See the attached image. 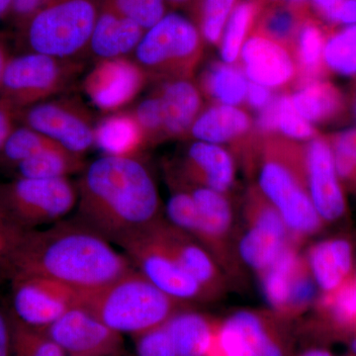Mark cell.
<instances>
[{
	"mask_svg": "<svg viewBox=\"0 0 356 356\" xmlns=\"http://www.w3.org/2000/svg\"><path fill=\"white\" fill-rule=\"evenodd\" d=\"M202 51V35L191 20L166 13L146 30L133 60L149 79H189Z\"/></svg>",
	"mask_w": 356,
	"mask_h": 356,
	"instance_id": "5",
	"label": "cell"
},
{
	"mask_svg": "<svg viewBox=\"0 0 356 356\" xmlns=\"http://www.w3.org/2000/svg\"><path fill=\"white\" fill-rule=\"evenodd\" d=\"M323 58L337 74H356V25L348 26L325 41Z\"/></svg>",
	"mask_w": 356,
	"mask_h": 356,
	"instance_id": "33",
	"label": "cell"
},
{
	"mask_svg": "<svg viewBox=\"0 0 356 356\" xmlns=\"http://www.w3.org/2000/svg\"><path fill=\"white\" fill-rule=\"evenodd\" d=\"M208 356H284L267 331L264 320L250 311H240L216 327Z\"/></svg>",
	"mask_w": 356,
	"mask_h": 356,
	"instance_id": "15",
	"label": "cell"
},
{
	"mask_svg": "<svg viewBox=\"0 0 356 356\" xmlns=\"http://www.w3.org/2000/svg\"><path fill=\"white\" fill-rule=\"evenodd\" d=\"M325 39L317 26L306 24L300 29L297 38V58L307 76H315L324 62Z\"/></svg>",
	"mask_w": 356,
	"mask_h": 356,
	"instance_id": "36",
	"label": "cell"
},
{
	"mask_svg": "<svg viewBox=\"0 0 356 356\" xmlns=\"http://www.w3.org/2000/svg\"><path fill=\"white\" fill-rule=\"evenodd\" d=\"M250 117L243 110L218 104L198 115L191 130V137L199 142L221 145L240 137L250 129Z\"/></svg>",
	"mask_w": 356,
	"mask_h": 356,
	"instance_id": "26",
	"label": "cell"
},
{
	"mask_svg": "<svg viewBox=\"0 0 356 356\" xmlns=\"http://www.w3.org/2000/svg\"><path fill=\"white\" fill-rule=\"evenodd\" d=\"M334 318L343 325H356V283L341 286L325 297Z\"/></svg>",
	"mask_w": 356,
	"mask_h": 356,
	"instance_id": "42",
	"label": "cell"
},
{
	"mask_svg": "<svg viewBox=\"0 0 356 356\" xmlns=\"http://www.w3.org/2000/svg\"><path fill=\"white\" fill-rule=\"evenodd\" d=\"M240 57L248 81L267 88L284 86L296 72L294 60L284 44L264 35L245 40Z\"/></svg>",
	"mask_w": 356,
	"mask_h": 356,
	"instance_id": "19",
	"label": "cell"
},
{
	"mask_svg": "<svg viewBox=\"0 0 356 356\" xmlns=\"http://www.w3.org/2000/svg\"><path fill=\"white\" fill-rule=\"evenodd\" d=\"M245 220L248 228L238 243V254L248 266L261 274L287 247L288 229L280 212L261 192L248 196Z\"/></svg>",
	"mask_w": 356,
	"mask_h": 356,
	"instance_id": "12",
	"label": "cell"
},
{
	"mask_svg": "<svg viewBox=\"0 0 356 356\" xmlns=\"http://www.w3.org/2000/svg\"><path fill=\"white\" fill-rule=\"evenodd\" d=\"M76 202V185L69 178L15 177L0 184V213L23 232L62 221Z\"/></svg>",
	"mask_w": 356,
	"mask_h": 356,
	"instance_id": "7",
	"label": "cell"
},
{
	"mask_svg": "<svg viewBox=\"0 0 356 356\" xmlns=\"http://www.w3.org/2000/svg\"><path fill=\"white\" fill-rule=\"evenodd\" d=\"M129 111L133 114L142 129L147 145L165 138L163 106L156 91L140 100Z\"/></svg>",
	"mask_w": 356,
	"mask_h": 356,
	"instance_id": "37",
	"label": "cell"
},
{
	"mask_svg": "<svg viewBox=\"0 0 356 356\" xmlns=\"http://www.w3.org/2000/svg\"><path fill=\"white\" fill-rule=\"evenodd\" d=\"M288 158L289 154H267L259 170V191L280 212L288 231L310 235L320 229L321 218L304 185L305 159Z\"/></svg>",
	"mask_w": 356,
	"mask_h": 356,
	"instance_id": "8",
	"label": "cell"
},
{
	"mask_svg": "<svg viewBox=\"0 0 356 356\" xmlns=\"http://www.w3.org/2000/svg\"><path fill=\"white\" fill-rule=\"evenodd\" d=\"M154 228L122 245L133 266L154 286L182 303L209 299L204 288L161 243Z\"/></svg>",
	"mask_w": 356,
	"mask_h": 356,
	"instance_id": "10",
	"label": "cell"
},
{
	"mask_svg": "<svg viewBox=\"0 0 356 356\" xmlns=\"http://www.w3.org/2000/svg\"><path fill=\"white\" fill-rule=\"evenodd\" d=\"M278 98L280 96H274L270 102L261 110L257 125L262 132H273L277 130Z\"/></svg>",
	"mask_w": 356,
	"mask_h": 356,
	"instance_id": "48",
	"label": "cell"
},
{
	"mask_svg": "<svg viewBox=\"0 0 356 356\" xmlns=\"http://www.w3.org/2000/svg\"><path fill=\"white\" fill-rule=\"evenodd\" d=\"M277 129L286 137L295 140L310 139L315 134L310 122L297 112L291 96L288 95H281L278 98Z\"/></svg>",
	"mask_w": 356,
	"mask_h": 356,
	"instance_id": "39",
	"label": "cell"
},
{
	"mask_svg": "<svg viewBox=\"0 0 356 356\" xmlns=\"http://www.w3.org/2000/svg\"><path fill=\"white\" fill-rule=\"evenodd\" d=\"M351 350H353V353L356 355V339H353V343H351Z\"/></svg>",
	"mask_w": 356,
	"mask_h": 356,
	"instance_id": "55",
	"label": "cell"
},
{
	"mask_svg": "<svg viewBox=\"0 0 356 356\" xmlns=\"http://www.w3.org/2000/svg\"><path fill=\"white\" fill-rule=\"evenodd\" d=\"M18 122L74 154L83 156L95 147L92 112L76 97L62 96L37 103L21 110Z\"/></svg>",
	"mask_w": 356,
	"mask_h": 356,
	"instance_id": "9",
	"label": "cell"
},
{
	"mask_svg": "<svg viewBox=\"0 0 356 356\" xmlns=\"http://www.w3.org/2000/svg\"><path fill=\"white\" fill-rule=\"evenodd\" d=\"M236 0H203L201 35L211 44L219 43Z\"/></svg>",
	"mask_w": 356,
	"mask_h": 356,
	"instance_id": "38",
	"label": "cell"
},
{
	"mask_svg": "<svg viewBox=\"0 0 356 356\" xmlns=\"http://www.w3.org/2000/svg\"><path fill=\"white\" fill-rule=\"evenodd\" d=\"M11 313L23 324L44 330L70 309L83 304L84 292L40 276L11 280Z\"/></svg>",
	"mask_w": 356,
	"mask_h": 356,
	"instance_id": "11",
	"label": "cell"
},
{
	"mask_svg": "<svg viewBox=\"0 0 356 356\" xmlns=\"http://www.w3.org/2000/svg\"><path fill=\"white\" fill-rule=\"evenodd\" d=\"M302 264L303 259L287 245L277 259L261 274L264 296L269 305L280 313H287L293 281Z\"/></svg>",
	"mask_w": 356,
	"mask_h": 356,
	"instance_id": "28",
	"label": "cell"
},
{
	"mask_svg": "<svg viewBox=\"0 0 356 356\" xmlns=\"http://www.w3.org/2000/svg\"><path fill=\"white\" fill-rule=\"evenodd\" d=\"M13 0H0V16L3 15L7 10L11 9Z\"/></svg>",
	"mask_w": 356,
	"mask_h": 356,
	"instance_id": "53",
	"label": "cell"
},
{
	"mask_svg": "<svg viewBox=\"0 0 356 356\" xmlns=\"http://www.w3.org/2000/svg\"><path fill=\"white\" fill-rule=\"evenodd\" d=\"M10 58L8 51H7L6 47L2 43H0V86H1L2 76H3L4 69L7 64V60Z\"/></svg>",
	"mask_w": 356,
	"mask_h": 356,
	"instance_id": "52",
	"label": "cell"
},
{
	"mask_svg": "<svg viewBox=\"0 0 356 356\" xmlns=\"http://www.w3.org/2000/svg\"><path fill=\"white\" fill-rule=\"evenodd\" d=\"M154 231L180 266L197 281L210 298L221 293L222 280L218 262L201 243L168 220L156 225Z\"/></svg>",
	"mask_w": 356,
	"mask_h": 356,
	"instance_id": "17",
	"label": "cell"
},
{
	"mask_svg": "<svg viewBox=\"0 0 356 356\" xmlns=\"http://www.w3.org/2000/svg\"><path fill=\"white\" fill-rule=\"evenodd\" d=\"M134 268L127 255L74 218L25 232L0 262L7 280L40 276L84 293L106 286Z\"/></svg>",
	"mask_w": 356,
	"mask_h": 356,
	"instance_id": "1",
	"label": "cell"
},
{
	"mask_svg": "<svg viewBox=\"0 0 356 356\" xmlns=\"http://www.w3.org/2000/svg\"><path fill=\"white\" fill-rule=\"evenodd\" d=\"M179 175L181 181L225 193L235 180V165L220 145L195 140L185 151Z\"/></svg>",
	"mask_w": 356,
	"mask_h": 356,
	"instance_id": "20",
	"label": "cell"
},
{
	"mask_svg": "<svg viewBox=\"0 0 356 356\" xmlns=\"http://www.w3.org/2000/svg\"><path fill=\"white\" fill-rule=\"evenodd\" d=\"M248 79L240 70L220 63L206 70L202 79L206 93L220 104L236 106L247 96Z\"/></svg>",
	"mask_w": 356,
	"mask_h": 356,
	"instance_id": "30",
	"label": "cell"
},
{
	"mask_svg": "<svg viewBox=\"0 0 356 356\" xmlns=\"http://www.w3.org/2000/svg\"><path fill=\"white\" fill-rule=\"evenodd\" d=\"M86 165L83 156L72 153L62 147H55L26 159L13 170L15 177L58 179L81 173Z\"/></svg>",
	"mask_w": 356,
	"mask_h": 356,
	"instance_id": "27",
	"label": "cell"
},
{
	"mask_svg": "<svg viewBox=\"0 0 356 356\" xmlns=\"http://www.w3.org/2000/svg\"><path fill=\"white\" fill-rule=\"evenodd\" d=\"M83 60L26 51L7 60L0 99L21 110L67 92L83 72Z\"/></svg>",
	"mask_w": 356,
	"mask_h": 356,
	"instance_id": "6",
	"label": "cell"
},
{
	"mask_svg": "<svg viewBox=\"0 0 356 356\" xmlns=\"http://www.w3.org/2000/svg\"><path fill=\"white\" fill-rule=\"evenodd\" d=\"M302 356H334L332 355L331 353H327V351L325 350H309L307 351L306 353H304Z\"/></svg>",
	"mask_w": 356,
	"mask_h": 356,
	"instance_id": "54",
	"label": "cell"
},
{
	"mask_svg": "<svg viewBox=\"0 0 356 356\" xmlns=\"http://www.w3.org/2000/svg\"><path fill=\"white\" fill-rule=\"evenodd\" d=\"M55 147L60 146L43 134L25 125L17 126L0 149V166L13 170L26 159Z\"/></svg>",
	"mask_w": 356,
	"mask_h": 356,
	"instance_id": "31",
	"label": "cell"
},
{
	"mask_svg": "<svg viewBox=\"0 0 356 356\" xmlns=\"http://www.w3.org/2000/svg\"><path fill=\"white\" fill-rule=\"evenodd\" d=\"M165 117V136L189 133L202 108L200 91L189 79H166L156 90Z\"/></svg>",
	"mask_w": 356,
	"mask_h": 356,
	"instance_id": "22",
	"label": "cell"
},
{
	"mask_svg": "<svg viewBox=\"0 0 356 356\" xmlns=\"http://www.w3.org/2000/svg\"><path fill=\"white\" fill-rule=\"evenodd\" d=\"M307 264L316 284L323 291L334 292L350 271V243L341 238L318 243L309 252Z\"/></svg>",
	"mask_w": 356,
	"mask_h": 356,
	"instance_id": "24",
	"label": "cell"
},
{
	"mask_svg": "<svg viewBox=\"0 0 356 356\" xmlns=\"http://www.w3.org/2000/svg\"><path fill=\"white\" fill-rule=\"evenodd\" d=\"M147 77L133 58L96 62L83 81V90L93 106L104 113L125 109L142 91Z\"/></svg>",
	"mask_w": 356,
	"mask_h": 356,
	"instance_id": "14",
	"label": "cell"
},
{
	"mask_svg": "<svg viewBox=\"0 0 356 356\" xmlns=\"http://www.w3.org/2000/svg\"><path fill=\"white\" fill-rule=\"evenodd\" d=\"M102 6L125 16L145 30L165 15V0H102Z\"/></svg>",
	"mask_w": 356,
	"mask_h": 356,
	"instance_id": "35",
	"label": "cell"
},
{
	"mask_svg": "<svg viewBox=\"0 0 356 356\" xmlns=\"http://www.w3.org/2000/svg\"><path fill=\"white\" fill-rule=\"evenodd\" d=\"M11 325L13 356H67L65 351L44 332L23 324L14 317L13 313Z\"/></svg>",
	"mask_w": 356,
	"mask_h": 356,
	"instance_id": "34",
	"label": "cell"
},
{
	"mask_svg": "<svg viewBox=\"0 0 356 356\" xmlns=\"http://www.w3.org/2000/svg\"><path fill=\"white\" fill-rule=\"evenodd\" d=\"M252 17L254 6L248 2L236 6L229 16L220 40V55L225 64L233 65L240 57Z\"/></svg>",
	"mask_w": 356,
	"mask_h": 356,
	"instance_id": "32",
	"label": "cell"
},
{
	"mask_svg": "<svg viewBox=\"0 0 356 356\" xmlns=\"http://www.w3.org/2000/svg\"><path fill=\"white\" fill-rule=\"evenodd\" d=\"M146 145L142 129L129 110L109 113L96 123L95 147L105 156H139Z\"/></svg>",
	"mask_w": 356,
	"mask_h": 356,
	"instance_id": "23",
	"label": "cell"
},
{
	"mask_svg": "<svg viewBox=\"0 0 356 356\" xmlns=\"http://www.w3.org/2000/svg\"><path fill=\"white\" fill-rule=\"evenodd\" d=\"M305 170L308 193L321 220L336 221L346 211L332 147L324 139H314L307 147Z\"/></svg>",
	"mask_w": 356,
	"mask_h": 356,
	"instance_id": "16",
	"label": "cell"
},
{
	"mask_svg": "<svg viewBox=\"0 0 356 356\" xmlns=\"http://www.w3.org/2000/svg\"><path fill=\"white\" fill-rule=\"evenodd\" d=\"M76 185L74 219L120 248L165 220L158 187L139 156L103 154Z\"/></svg>",
	"mask_w": 356,
	"mask_h": 356,
	"instance_id": "2",
	"label": "cell"
},
{
	"mask_svg": "<svg viewBox=\"0 0 356 356\" xmlns=\"http://www.w3.org/2000/svg\"><path fill=\"white\" fill-rule=\"evenodd\" d=\"M247 102L250 107L254 109H262L270 102L273 96L270 95V90L266 86L254 83H248Z\"/></svg>",
	"mask_w": 356,
	"mask_h": 356,
	"instance_id": "49",
	"label": "cell"
},
{
	"mask_svg": "<svg viewBox=\"0 0 356 356\" xmlns=\"http://www.w3.org/2000/svg\"><path fill=\"white\" fill-rule=\"evenodd\" d=\"M332 151L337 175L348 181H356V128L339 134Z\"/></svg>",
	"mask_w": 356,
	"mask_h": 356,
	"instance_id": "40",
	"label": "cell"
},
{
	"mask_svg": "<svg viewBox=\"0 0 356 356\" xmlns=\"http://www.w3.org/2000/svg\"><path fill=\"white\" fill-rule=\"evenodd\" d=\"M25 232L16 228L0 213V262L4 261Z\"/></svg>",
	"mask_w": 356,
	"mask_h": 356,
	"instance_id": "44",
	"label": "cell"
},
{
	"mask_svg": "<svg viewBox=\"0 0 356 356\" xmlns=\"http://www.w3.org/2000/svg\"><path fill=\"white\" fill-rule=\"evenodd\" d=\"M355 118H356V99H355Z\"/></svg>",
	"mask_w": 356,
	"mask_h": 356,
	"instance_id": "56",
	"label": "cell"
},
{
	"mask_svg": "<svg viewBox=\"0 0 356 356\" xmlns=\"http://www.w3.org/2000/svg\"><path fill=\"white\" fill-rule=\"evenodd\" d=\"M138 356H177L165 325L136 337Z\"/></svg>",
	"mask_w": 356,
	"mask_h": 356,
	"instance_id": "41",
	"label": "cell"
},
{
	"mask_svg": "<svg viewBox=\"0 0 356 356\" xmlns=\"http://www.w3.org/2000/svg\"><path fill=\"white\" fill-rule=\"evenodd\" d=\"M296 30L297 19L295 14L288 9H277L268 14L264 20L262 35L284 44L285 42L293 38Z\"/></svg>",
	"mask_w": 356,
	"mask_h": 356,
	"instance_id": "43",
	"label": "cell"
},
{
	"mask_svg": "<svg viewBox=\"0 0 356 356\" xmlns=\"http://www.w3.org/2000/svg\"><path fill=\"white\" fill-rule=\"evenodd\" d=\"M81 305L110 329L136 337L165 325L188 304L168 296L134 268L106 286L84 293Z\"/></svg>",
	"mask_w": 356,
	"mask_h": 356,
	"instance_id": "3",
	"label": "cell"
},
{
	"mask_svg": "<svg viewBox=\"0 0 356 356\" xmlns=\"http://www.w3.org/2000/svg\"><path fill=\"white\" fill-rule=\"evenodd\" d=\"M343 0H313L315 6L324 13L325 16L331 13L332 9L336 8Z\"/></svg>",
	"mask_w": 356,
	"mask_h": 356,
	"instance_id": "51",
	"label": "cell"
},
{
	"mask_svg": "<svg viewBox=\"0 0 356 356\" xmlns=\"http://www.w3.org/2000/svg\"><path fill=\"white\" fill-rule=\"evenodd\" d=\"M355 283H356V281H355Z\"/></svg>",
	"mask_w": 356,
	"mask_h": 356,
	"instance_id": "58",
	"label": "cell"
},
{
	"mask_svg": "<svg viewBox=\"0 0 356 356\" xmlns=\"http://www.w3.org/2000/svg\"><path fill=\"white\" fill-rule=\"evenodd\" d=\"M165 327L177 356H208L216 331V325L209 318L184 309L175 314Z\"/></svg>",
	"mask_w": 356,
	"mask_h": 356,
	"instance_id": "25",
	"label": "cell"
},
{
	"mask_svg": "<svg viewBox=\"0 0 356 356\" xmlns=\"http://www.w3.org/2000/svg\"><path fill=\"white\" fill-rule=\"evenodd\" d=\"M145 32L146 30L133 20L102 6L86 55L95 62L128 58L135 51Z\"/></svg>",
	"mask_w": 356,
	"mask_h": 356,
	"instance_id": "21",
	"label": "cell"
},
{
	"mask_svg": "<svg viewBox=\"0 0 356 356\" xmlns=\"http://www.w3.org/2000/svg\"><path fill=\"white\" fill-rule=\"evenodd\" d=\"M295 109L310 123L332 118L341 109V97L334 86L322 81H307L291 96Z\"/></svg>",
	"mask_w": 356,
	"mask_h": 356,
	"instance_id": "29",
	"label": "cell"
},
{
	"mask_svg": "<svg viewBox=\"0 0 356 356\" xmlns=\"http://www.w3.org/2000/svg\"><path fill=\"white\" fill-rule=\"evenodd\" d=\"M127 356H131V355H127Z\"/></svg>",
	"mask_w": 356,
	"mask_h": 356,
	"instance_id": "57",
	"label": "cell"
},
{
	"mask_svg": "<svg viewBox=\"0 0 356 356\" xmlns=\"http://www.w3.org/2000/svg\"><path fill=\"white\" fill-rule=\"evenodd\" d=\"M48 0H13V9L14 15L25 22L32 14L41 8Z\"/></svg>",
	"mask_w": 356,
	"mask_h": 356,
	"instance_id": "50",
	"label": "cell"
},
{
	"mask_svg": "<svg viewBox=\"0 0 356 356\" xmlns=\"http://www.w3.org/2000/svg\"><path fill=\"white\" fill-rule=\"evenodd\" d=\"M325 18L346 27L356 25V0H343Z\"/></svg>",
	"mask_w": 356,
	"mask_h": 356,
	"instance_id": "47",
	"label": "cell"
},
{
	"mask_svg": "<svg viewBox=\"0 0 356 356\" xmlns=\"http://www.w3.org/2000/svg\"><path fill=\"white\" fill-rule=\"evenodd\" d=\"M100 8L102 0H48L23 23L26 51L81 60Z\"/></svg>",
	"mask_w": 356,
	"mask_h": 356,
	"instance_id": "4",
	"label": "cell"
},
{
	"mask_svg": "<svg viewBox=\"0 0 356 356\" xmlns=\"http://www.w3.org/2000/svg\"><path fill=\"white\" fill-rule=\"evenodd\" d=\"M19 111L9 103L0 99V149L8 139L14 129L17 127Z\"/></svg>",
	"mask_w": 356,
	"mask_h": 356,
	"instance_id": "45",
	"label": "cell"
},
{
	"mask_svg": "<svg viewBox=\"0 0 356 356\" xmlns=\"http://www.w3.org/2000/svg\"><path fill=\"white\" fill-rule=\"evenodd\" d=\"M67 356H121L122 334L110 329L83 305H77L44 330Z\"/></svg>",
	"mask_w": 356,
	"mask_h": 356,
	"instance_id": "13",
	"label": "cell"
},
{
	"mask_svg": "<svg viewBox=\"0 0 356 356\" xmlns=\"http://www.w3.org/2000/svg\"><path fill=\"white\" fill-rule=\"evenodd\" d=\"M0 356H13L11 312L0 301Z\"/></svg>",
	"mask_w": 356,
	"mask_h": 356,
	"instance_id": "46",
	"label": "cell"
},
{
	"mask_svg": "<svg viewBox=\"0 0 356 356\" xmlns=\"http://www.w3.org/2000/svg\"><path fill=\"white\" fill-rule=\"evenodd\" d=\"M197 207L200 221L192 238H195L214 257L221 261L226 257L227 240L231 232L233 213L224 193L208 187L181 181Z\"/></svg>",
	"mask_w": 356,
	"mask_h": 356,
	"instance_id": "18",
	"label": "cell"
}]
</instances>
